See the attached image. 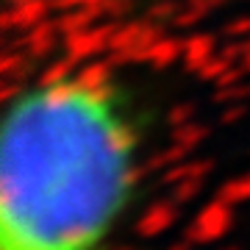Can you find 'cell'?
I'll list each match as a JSON object with an SVG mask.
<instances>
[{
  "label": "cell",
  "instance_id": "obj_1",
  "mask_svg": "<svg viewBox=\"0 0 250 250\" xmlns=\"http://www.w3.org/2000/svg\"><path fill=\"white\" fill-rule=\"evenodd\" d=\"M134 153L114 83L20 92L0 136V250H95L131 197Z\"/></svg>",
  "mask_w": 250,
  "mask_h": 250
},
{
  "label": "cell",
  "instance_id": "obj_22",
  "mask_svg": "<svg viewBox=\"0 0 250 250\" xmlns=\"http://www.w3.org/2000/svg\"><path fill=\"white\" fill-rule=\"evenodd\" d=\"M245 114H248V106L239 100V103H231V108H228V111L220 117V123H223V125H233L239 117H245Z\"/></svg>",
  "mask_w": 250,
  "mask_h": 250
},
{
  "label": "cell",
  "instance_id": "obj_28",
  "mask_svg": "<svg viewBox=\"0 0 250 250\" xmlns=\"http://www.w3.org/2000/svg\"><path fill=\"white\" fill-rule=\"evenodd\" d=\"M117 250H128V248H117Z\"/></svg>",
  "mask_w": 250,
  "mask_h": 250
},
{
  "label": "cell",
  "instance_id": "obj_2",
  "mask_svg": "<svg viewBox=\"0 0 250 250\" xmlns=\"http://www.w3.org/2000/svg\"><path fill=\"white\" fill-rule=\"evenodd\" d=\"M231 225H233V206L214 197L211 203H206L195 214L192 225L184 233V239L189 245H211V242L223 239L225 233L231 231Z\"/></svg>",
  "mask_w": 250,
  "mask_h": 250
},
{
  "label": "cell",
  "instance_id": "obj_19",
  "mask_svg": "<svg viewBox=\"0 0 250 250\" xmlns=\"http://www.w3.org/2000/svg\"><path fill=\"white\" fill-rule=\"evenodd\" d=\"M178 3H172V0H161V3H156V6H150V11H147V20H153V22H172L175 20V14H178Z\"/></svg>",
  "mask_w": 250,
  "mask_h": 250
},
{
  "label": "cell",
  "instance_id": "obj_14",
  "mask_svg": "<svg viewBox=\"0 0 250 250\" xmlns=\"http://www.w3.org/2000/svg\"><path fill=\"white\" fill-rule=\"evenodd\" d=\"M233 64H236V62H233V59H228L225 53H214L208 62L203 64V67H200V70L195 72V75L200 81H206V83H217V78H220L228 67H233Z\"/></svg>",
  "mask_w": 250,
  "mask_h": 250
},
{
  "label": "cell",
  "instance_id": "obj_4",
  "mask_svg": "<svg viewBox=\"0 0 250 250\" xmlns=\"http://www.w3.org/2000/svg\"><path fill=\"white\" fill-rule=\"evenodd\" d=\"M178 206L175 200H159V203H153L147 211H145L142 217H139V223H136V233L142 236V239H156V236H161V233H167L175 225V220H178Z\"/></svg>",
  "mask_w": 250,
  "mask_h": 250
},
{
  "label": "cell",
  "instance_id": "obj_15",
  "mask_svg": "<svg viewBox=\"0 0 250 250\" xmlns=\"http://www.w3.org/2000/svg\"><path fill=\"white\" fill-rule=\"evenodd\" d=\"M203 181L206 178H184L178 184H172L170 189V197L175 203H189V200H195L200 192H203Z\"/></svg>",
  "mask_w": 250,
  "mask_h": 250
},
{
  "label": "cell",
  "instance_id": "obj_6",
  "mask_svg": "<svg viewBox=\"0 0 250 250\" xmlns=\"http://www.w3.org/2000/svg\"><path fill=\"white\" fill-rule=\"evenodd\" d=\"M59 36H62L59 22H56V20H42L39 25L28 28L25 34H22L20 47H22L31 59H45V56H50L56 50V45H59Z\"/></svg>",
  "mask_w": 250,
  "mask_h": 250
},
{
  "label": "cell",
  "instance_id": "obj_20",
  "mask_svg": "<svg viewBox=\"0 0 250 250\" xmlns=\"http://www.w3.org/2000/svg\"><path fill=\"white\" fill-rule=\"evenodd\" d=\"M189 120H195V106L192 103H178V106L170 108V114H167V123L172 125H181V123H189Z\"/></svg>",
  "mask_w": 250,
  "mask_h": 250
},
{
  "label": "cell",
  "instance_id": "obj_13",
  "mask_svg": "<svg viewBox=\"0 0 250 250\" xmlns=\"http://www.w3.org/2000/svg\"><path fill=\"white\" fill-rule=\"evenodd\" d=\"M214 197H220V200H225V203H231V206L248 203L250 200V172L248 175H239V178L225 181L223 187L217 189Z\"/></svg>",
  "mask_w": 250,
  "mask_h": 250
},
{
  "label": "cell",
  "instance_id": "obj_10",
  "mask_svg": "<svg viewBox=\"0 0 250 250\" xmlns=\"http://www.w3.org/2000/svg\"><path fill=\"white\" fill-rule=\"evenodd\" d=\"M189 153H192V147L178 145V142H170V147H167V150L156 153V156H150V159L145 161V172H164V170H170L172 164L184 161Z\"/></svg>",
  "mask_w": 250,
  "mask_h": 250
},
{
  "label": "cell",
  "instance_id": "obj_24",
  "mask_svg": "<svg viewBox=\"0 0 250 250\" xmlns=\"http://www.w3.org/2000/svg\"><path fill=\"white\" fill-rule=\"evenodd\" d=\"M187 3L197 6V9H203L206 14H211V11H217L220 6H225V0H187Z\"/></svg>",
  "mask_w": 250,
  "mask_h": 250
},
{
  "label": "cell",
  "instance_id": "obj_26",
  "mask_svg": "<svg viewBox=\"0 0 250 250\" xmlns=\"http://www.w3.org/2000/svg\"><path fill=\"white\" fill-rule=\"evenodd\" d=\"M220 250H239L236 245H225V248H220Z\"/></svg>",
  "mask_w": 250,
  "mask_h": 250
},
{
  "label": "cell",
  "instance_id": "obj_5",
  "mask_svg": "<svg viewBox=\"0 0 250 250\" xmlns=\"http://www.w3.org/2000/svg\"><path fill=\"white\" fill-rule=\"evenodd\" d=\"M53 11L50 0H22V3H11V9L3 17V28L6 31H22L39 25L42 20H47V14Z\"/></svg>",
  "mask_w": 250,
  "mask_h": 250
},
{
  "label": "cell",
  "instance_id": "obj_27",
  "mask_svg": "<svg viewBox=\"0 0 250 250\" xmlns=\"http://www.w3.org/2000/svg\"><path fill=\"white\" fill-rule=\"evenodd\" d=\"M11 3H22V0H11Z\"/></svg>",
  "mask_w": 250,
  "mask_h": 250
},
{
  "label": "cell",
  "instance_id": "obj_12",
  "mask_svg": "<svg viewBox=\"0 0 250 250\" xmlns=\"http://www.w3.org/2000/svg\"><path fill=\"white\" fill-rule=\"evenodd\" d=\"M206 139H208V128L200 125V123H195V120L181 123V125H172V131H170V142L187 145V147H192V150H195L200 142H206Z\"/></svg>",
  "mask_w": 250,
  "mask_h": 250
},
{
  "label": "cell",
  "instance_id": "obj_18",
  "mask_svg": "<svg viewBox=\"0 0 250 250\" xmlns=\"http://www.w3.org/2000/svg\"><path fill=\"white\" fill-rule=\"evenodd\" d=\"M206 17H208V14H206L203 9H197V6H192V3H184L172 22H175L178 28H192V25H197V22H200V20H206Z\"/></svg>",
  "mask_w": 250,
  "mask_h": 250
},
{
  "label": "cell",
  "instance_id": "obj_25",
  "mask_svg": "<svg viewBox=\"0 0 250 250\" xmlns=\"http://www.w3.org/2000/svg\"><path fill=\"white\" fill-rule=\"evenodd\" d=\"M170 250H189V242H184V245H175V248H170Z\"/></svg>",
  "mask_w": 250,
  "mask_h": 250
},
{
  "label": "cell",
  "instance_id": "obj_3",
  "mask_svg": "<svg viewBox=\"0 0 250 250\" xmlns=\"http://www.w3.org/2000/svg\"><path fill=\"white\" fill-rule=\"evenodd\" d=\"M111 31L114 25L108 22H98V25H89L83 31H75V34L64 36V56H70L72 62H92L95 56L108 53V42H111Z\"/></svg>",
  "mask_w": 250,
  "mask_h": 250
},
{
  "label": "cell",
  "instance_id": "obj_7",
  "mask_svg": "<svg viewBox=\"0 0 250 250\" xmlns=\"http://www.w3.org/2000/svg\"><path fill=\"white\" fill-rule=\"evenodd\" d=\"M217 53V42L211 34H192L184 39V67L189 72H197L211 56Z\"/></svg>",
  "mask_w": 250,
  "mask_h": 250
},
{
  "label": "cell",
  "instance_id": "obj_23",
  "mask_svg": "<svg viewBox=\"0 0 250 250\" xmlns=\"http://www.w3.org/2000/svg\"><path fill=\"white\" fill-rule=\"evenodd\" d=\"M53 3V11H67V9H81V6H95V3H103V0H50Z\"/></svg>",
  "mask_w": 250,
  "mask_h": 250
},
{
  "label": "cell",
  "instance_id": "obj_17",
  "mask_svg": "<svg viewBox=\"0 0 250 250\" xmlns=\"http://www.w3.org/2000/svg\"><path fill=\"white\" fill-rule=\"evenodd\" d=\"M75 64H78V62H72L70 56H64V59L53 62L45 72H42V83H53V81H64V78H70V75H72V67H75Z\"/></svg>",
  "mask_w": 250,
  "mask_h": 250
},
{
  "label": "cell",
  "instance_id": "obj_16",
  "mask_svg": "<svg viewBox=\"0 0 250 250\" xmlns=\"http://www.w3.org/2000/svg\"><path fill=\"white\" fill-rule=\"evenodd\" d=\"M239 100H250V83H233V86H220L214 89V103H239Z\"/></svg>",
  "mask_w": 250,
  "mask_h": 250
},
{
  "label": "cell",
  "instance_id": "obj_8",
  "mask_svg": "<svg viewBox=\"0 0 250 250\" xmlns=\"http://www.w3.org/2000/svg\"><path fill=\"white\" fill-rule=\"evenodd\" d=\"M211 170H214V161L211 159H184L178 164H172L170 170L161 172V184L172 187V184H178L184 178H206Z\"/></svg>",
  "mask_w": 250,
  "mask_h": 250
},
{
  "label": "cell",
  "instance_id": "obj_9",
  "mask_svg": "<svg viewBox=\"0 0 250 250\" xmlns=\"http://www.w3.org/2000/svg\"><path fill=\"white\" fill-rule=\"evenodd\" d=\"M178 59H184V39H175V36H159L147 50V64L156 70H164Z\"/></svg>",
  "mask_w": 250,
  "mask_h": 250
},
{
  "label": "cell",
  "instance_id": "obj_21",
  "mask_svg": "<svg viewBox=\"0 0 250 250\" xmlns=\"http://www.w3.org/2000/svg\"><path fill=\"white\" fill-rule=\"evenodd\" d=\"M223 34H225V36H231V39L250 36V17H236V20H231V22L223 28Z\"/></svg>",
  "mask_w": 250,
  "mask_h": 250
},
{
  "label": "cell",
  "instance_id": "obj_11",
  "mask_svg": "<svg viewBox=\"0 0 250 250\" xmlns=\"http://www.w3.org/2000/svg\"><path fill=\"white\" fill-rule=\"evenodd\" d=\"M75 75H78L83 83H89V86H108V83H111V75H114V64L108 62V59H100V62L92 59V62L83 64Z\"/></svg>",
  "mask_w": 250,
  "mask_h": 250
}]
</instances>
